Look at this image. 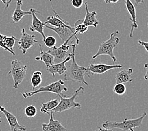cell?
Here are the masks:
<instances>
[{
  "instance_id": "d4e9b609",
  "label": "cell",
  "mask_w": 148,
  "mask_h": 131,
  "mask_svg": "<svg viewBox=\"0 0 148 131\" xmlns=\"http://www.w3.org/2000/svg\"><path fill=\"white\" fill-rule=\"evenodd\" d=\"M37 113V108L34 105H28L25 108V114L29 118H33L34 117H36Z\"/></svg>"
},
{
  "instance_id": "83f0119b",
  "label": "cell",
  "mask_w": 148,
  "mask_h": 131,
  "mask_svg": "<svg viewBox=\"0 0 148 131\" xmlns=\"http://www.w3.org/2000/svg\"><path fill=\"white\" fill-rule=\"evenodd\" d=\"M4 35H2L0 34V47H2L3 49H4L5 51L9 52L10 54H12L13 56H15V52H13L11 50H10L8 48H7L6 46L4 45V43H3V38H4Z\"/></svg>"
},
{
  "instance_id": "e0dca14e",
  "label": "cell",
  "mask_w": 148,
  "mask_h": 131,
  "mask_svg": "<svg viewBox=\"0 0 148 131\" xmlns=\"http://www.w3.org/2000/svg\"><path fill=\"white\" fill-rule=\"evenodd\" d=\"M22 0H16V8L12 15V20L14 23H18L25 15H32V11L30 9L29 11H23L22 10L21 8H22Z\"/></svg>"
},
{
  "instance_id": "9a60e30c",
  "label": "cell",
  "mask_w": 148,
  "mask_h": 131,
  "mask_svg": "<svg viewBox=\"0 0 148 131\" xmlns=\"http://www.w3.org/2000/svg\"><path fill=\"white\" fill-rule=\"evenodd\" d=\"M50 119L48 123H42L43 131H68V129L63 126L59 121L54 119V113L51 112L49 114Z\"/></svg>"
},
{
  "instance_id": "52a82bcc",
  "label": "cell",
  "mask_w": 148,
  "mask_h": 131,
  "mask_svg": "<svg viewBox=\"0 0 148 131\" xmlns=\"http://www.w3.org/2000/svg\"><path fill=\"white\" fill-rule=\"evenodd\" d=\"M70 47H71V44H69L68 42H65L60 47H57L55 46L49 49L47 52L54 56V64L55 62L57 64L62 62L68 56H71V52H68Z\"/></svg>"
},
{
  "instance_id": "f546056e",
  "label": "cell",
  "mask_w": 148,
  "mask_h": 131,
  "mask_svg": "<svg viewBox=\"0 0 148 131\" xmlns=\"http://www.w3.org/2000/svg\"><path fill=\"white\" fill-rule=\"evenodd\" d=\"M138 44L140 45L143 46V47L145 48L146 51L148 52V42H144L141 39H139L138 40Z\"/></svg>"
},
{
  "instance_id": "e575fe53",
  "label": "cell",
  "mask_w": 148,
  "mask_h": 131,
  "mask_svg": "<svg viewBox=\"0 0 148 131\" xmlns=\"http://www.w3.org/2000/svg\"><path fill=\"white\" fill-rule=\"evenodd\" d=\"M12 1H13V0H8V1H7V3H6V6H5V8H6V9L8 8L9 6H10V3H12Z\"/></svg>"
},
{
  "instance_id": "4fadbf2b",
  "label": "cell",
  "mask_w": 148,
  "mask_h": 131,
  "mask_svg": "<svg viewBox=\"0 0 148 131\" xmlns=\"http://www.w3.org/2000/svg\"><path fill=\"white\" fill-rule=\"evenodd\" d=\"M50 2L51 3L52 10H53V12L55 13L56 16H49L47 18V20L44 23V25H45L49 24V25H51L55 27H64L69 28V29H74V28L70 25L68 22H67L66 21L62 19V18L57 13H56V12L55 11V10L54 8V7H53V5H52V0H50Z\"/></svg>"
},
{
  "instance_id": "277c9868",
  "label": "cell",
  "mask_w": 148,
  "mask_h": 131,
  "mask_svg": "<svg viewBox=\"0 0 148 131\" xmlns=\"http://www.w3.org/2000/svg\"><path fill=\"white\" fill-rule=\"evenodd\" d=\"M84 88L82 86L79 87L78 89H77L74 93L70 97H64L62 95H59L58 96L61 99L58 105L54 109L52 110L51 112L52 113H61L68 110L72 108H82V105L80 104L75 102V99L80 93H84ZM50 112V113H51Z\"/></svg>"
},
{
  "instance_id": "d6a6232c",
  "label": "cell",
  "mask_w": 148,
  "mask_h": 131,
  "mask_svg": "<svg viewBox=\"0 0 148 131\" xmlns=\"http://www.w3.org/2000/svg\"><path fill=\"white\" fill-rule=\"evenodd\" d=\"M134 2V4L137 6L139 5V4H143L145 5V3H144V0H133Z\"/></svg>"
},
{
  "instance_id": "836d02e7",
  "label": "cell",
  "mask_w": 148,
  "mask_h": 131,
  "mask_svg": "<svg viewBox=\"0 0 148 131\" xmlns=\"http://www.w3.org/2000/svg\"><path fill=\"white\" fill-rule=\"evenodd\" d=\"M95 131H113V129H105V128H102L100 127H98V129L95 130Z\"/></svg>"
},
{
  "instance_id": "7402d4cb",
  "label": "cell",
  "mask_w": 148,
  "mask_h": 131,
  "mask_svg": "<svg viewBox=\"0 0 148 131\" xmlns=\"http://www.w3.org/2000/svg\"><path fill=\"white\" fill-rule=\"evenodd\" d=\"M59 101L58 98L53 99L50 101H48L47 102L42 103V107L40 109V112L44 113V114H49L50 112L54 109L58 105Z\"/></svg>"
},
{
  "instance_id": "7c38bea8",
  "label": "cell",
  "mask_w": 148,
  "mask_h": 131,
  "mask_svg": "<svg viewBox=\"0 0 148 131\" xmlns=\"http://www.w3.org/2000/svg\"><path fill=\"white\" fill-rule=\"evenodd\" d=\"M45 28L50 29L52 31L55 32L57 34L60 38L62 40L63 43L65 42H69L73 38H75L76 40V37L74 35V29H70L69 28L61 27H52L47 25H45Z\"/></svg>"
},
{
  "instance_id": "8fae6325",
  "label": "cell",
  "mask_w": 148,
  "mask_h": 131,
  "mask_svg": "<svg viewBox=\"0 0 148 131\" xmlns=\"http://www.w3.org/2000/svg\"><path fill=\"white\" fill-rule=\"evenodd\" d=\"M30 10L32 11V23L29 27V30L32 32H37L39 33L42 36V38H43L42 41H44L45 38V35L44 32L45 28L44 24L41 22V20L39 19H38L36 15L37 13L40 14V12L32 8H30Z\"/></svg>"
},
{
  "instance_id": "1f68e13d",
  "label": "cell",
  "mask_w": 148,
  "mask_h": 131,
  "mask_svg": "<svg viewBox=\"0 0 148 131\" xmlns=\"http://www.w3.org/2000/svg\"><path fill=\"white\" fill-rule=\"evenodd\" d=\"M104 1L107 4H110V3L116 4V3H117L119 1V0H104Z\"/></svg>"
},
{
  "instance_id": "4316f807",
  "label": "cell",
  "mask_w": 148,
  "mask_h": 131,
  "mask_svg": "<svg viewBox=\"0 0 148 131\" xmlns=\"http://www.w3.org/2000/svg\"><path fill=\"white\" fill-rule=\"evenodd\" d=\"M45 45L49 48H52L56 46V39L53 36H48L45 37V40L43 41Z\"/></svg>"
},
{
  "instance_id": "44dd1931",
  "label": "cell",
  "mask_w": 148,
  "mask_h": 131,
  "mask_svg": "<svg viewBox=\"0 0 148 131\" xmlns=\"http://www.w3.org/2000/svg\"><path fill=\"white\" fill-rule=\"evenodd\" d=\"M74 28V35L76 37V44L78 45L79 44V40L77 38V35L78 34H83L88 30V27L83 23V20H78L76 22Z\"/></svg>"
},
{
  "instance_id": "484cf974",
  "label": "cell",
  "mask_w": 148,
  "mask_h": 131,
  "mask_svg": "<svg viewBox=\"0 0 148 131\" xmlns=\"http://www.w3.org/2000/svg\"><path fill=\"white\" fill-rule=\"evenodd\" d=\"M113 91L115 93L119 95H124L126 92V87L124 84L117 83L115 84V86L113 88Z\"/></svg>"
},
{
  "instance_id": "3957f363",
  "label": "cell",
  "mask_w": 148,
  "mask_h": 131,
  "mask_svg": "<svg viewBox=\"0 0 148 131\" xmlns=\"http://www.w3.org/2000/svg\"><path fill=\"white\" fill-rule=\"evenodd\" d=\"M146 115L147 113L144 112L138 118L134 119H129L125 118L122 122H121L107 120V121L102 123V126L105 129H119L123 131H128L130 129L140 127L141 126L143 120Z\"/></svg>"
},
{
  "instance_id": "d6986e66",
  "label": "cell",
  "mask_w": 148,
  "mask_h": 131,
  "mask_svg": "<svg viewBox=\"0 0 148 131\" xmlns=\"http://www.w3.org/2000/svg\"><path fill=\"white\" fill-rule=\"evenodd\" d=\"M84 5H85L86 15L83 20V23L88 27L90 26L97 27L99 24V22L96 18V16L97 15V12L95 11H93L92 12H89L88 8V2H85Z\"/></svg>"
},
{
  "instance_id": "cb8c5ba5",
  "label": "cell",
  "mask_w": 148,
  "mask_h": 131,
  "mask_svg": "<svg viewBox=\"0 0 148 131\" xmlns=\"http://www.w3.org/2000/svg\"><path fill=\"white\" fill-rule=\"evenodd\" d=\"M16 40V38L15 36H13V35H12L10 37H7L5 35L4 38H3V43H4V45L7 48H8L10 50H11L13 52H14L13 47L15 44Z\"/></svg>"
},
{
  "instance_id": "ffe728a7",
  "label": "cell",
  "mask_w": 148,
  "mask_h": 131,
  "mask_svg": "<svg viewBox=\"0 0 148 131\" xmlns=\"http://www.w3.org/2000/svg\"><path fill=\"white\" fill-rule=\"evenodd\" d=\"M39 47L40 50V56L39 57H37L35 59L37 60V61H42V62H44L45 66L47 67V68L54 64V56L50 54H49L47 52H44L42 48L41 44L39 45Z\"/></svg>"
},
{
  "instance_id": "d590c367",
  "label": "cell",
  "mask_w": 148,
  "mask_h": 131,
  "mask_svg": "<svg viewBox=\"0 0 148 131\" xmlns=\"http://www.w3.org/2000/svg\"><path fill=\"white\" fill-rule=\"evenodd\" d=\"M1 1H2V3H3V4H4L5 5H6V3H7V0H1Z\"/></svg>"
},
{
  "instance_id": "74e56055",
  "label": "cell",
  "mask_w": 148,
  "mask_h": 131,
  "mask_svg": "<svg viewBox=\"0 0 148 131\" xmlns=\"http://www.w3.org/2000/svg\"><path fill=\"white\" fill-rule=\"evenodd\" d=\"M130 131H134V130L133 129H130Z\"/></svg>"
},
{
  "instance_id": "7a4b0ae2",
  "label": "cell",
  "mask_w": 148,
  "mask_h": 131,
  "mask_svg": "<svg viewBox=\"0 0 148 131\" xmlns=\"http://www.w3.org/2000/svg\"><path fill=\"white\" fill-rule=\"evenodd\" d=\"M119 34V31H115L110 34V37L109 39L103 42L100 45L97 52L94 56H93L92 58L95 59L99 56L107 55L109 56L113 61V62L115 63L117 61V59L114 55V49L117 47L118 44L120 42L119 38L117 37V35Z\"/></svg>"
},
{
  "instance_id": "5b68a950",
  "label": "cell",
  "mask_w": 148,
  "mask_h": 131,
  "mask_svg": "<svg viewBox=\"0 0 148 131\" xmlns=\"http://www.w3.org/2000/svg\"><path fill=\"white\" fill-rule=\"evenodd\" d=\"M68 89L65 86L64 81L62 80H59L55 82L52 83L49 85L40 87L37 90H32L31 91L23 92L22 93V97L24 98H27L28 97H31L34 95L38 94L42 92H50V93H53L57 94L58 95H61L62 97H66L68 96L62 93V91H68Z\"/></svg>"
},
{
  "instance_id": "ac0fdd59",
  "label": "cell",
  "mask_w": 148,
  "mask_h": 131,
  "mask_svg": "<svg viewBox=\"0 0 148 131\" xmlns=\"http://www.w3.org/2000/svg\"><path fill=\"white\" fill-rule=\"evenodd\" d=\"M133 73L132 68L122 70L121 71L115 73V81L116 84L117 83H127L132 81V78L131 76Z\"/></svg>"
},
{
  "instance_id": "9c48e42d",
  "label": "cell",
  "mask_w": 148,
  "mask_h": 131,
  "mask_svg": "<svg viewBox=\"0 0 148 131\" xmlns=\"http://www.w3.org/2000/svg\"><path fill=\"white\" fill-rule=\"evenodd\" d=\"M0 112L5 115L8 124L10 127V131H26L25 126L19 124L18 120L15 115L8 112L3 106L0 105Z\"/></svg>"
},
{
  "instance_id": "8d00e7d4",
  "label": "cell",
  "mask_w": 148,
  "mask_h": 131,
  "mask_svg": "<svg viewBox=\"0 0 148 131\" xmlns=\"http://www.w3.org/2000/svg\"><path fill=\"white\" fill-rule=\"evenodd\" d=\"M1 112H0V123H1Z\"/></svg>"
},
{
  "instance_id": "30bf717a",
  "label": "cell",
  "mask_w": 148,
  "mask_h": 131,
  "mask_svg": "<svg viewBox=\"0 0 148 131\" xmlns=\"http://www.w3.org/2000/svg\"><path fill=\"white\" fill-rule=\"evenodd\" d=\"M123 66L121 64H113L107 65L105 64H95L94 63H91L87 67V71L90 74H102L105 72L114 69H121Z\"/></svg>"
},
{
  "instance_id": "6da1fadb",
  "label": "cell",
  "mask_w": 148,
  "mask_h": 131,
  "mask_svg": "<svg viewBox=\"0 0 148 131\" xmlns=\"http://www.w3.org/2000/svg\"><path fill=\"white\" fill-rule=\"evenodd\" d=\"M76 44H71V60L72 62L64 73V80L65 81H72L79 83H83L88 86L84 79L85 76L90 77V73L88 71L86 67H82L77 64L75 59Z\"/></svg>"
},
{
  "instance_id": "8992f818",
  "label": "cell",
  "mask_w": 148,
  "mask_h": 131,
  "mask_svg": "<svg viewBox=\"0 0 148 131\" xmlns=\"http://www.w3.org/2000/svg\"><path fill=\"white\" fill-rule=\"evenodd\" d=\"M27 66L18 61L17 59L12 61L11 69L8 73V75H12L13 79V88L17 89L20 84L22 82L26 76Z\"/></svg>"
},
{
  "instance_id": "ba28073f",
  "label": "cell",
  "mask_w": 148,
  "mask_h": 131,
  "mask_svg": "<svg viewBox=\"0 0 148 131\" xmlns=\"http://www.w3.org/2000/svg\"><path fill=\"white\" fill-rule=\"evenodd\" d=\"M38 43L34 35H30L25 31V29H22V36L18 41V48L22 51L23 54H25L29 49Z\"/></svg>"
},
{
  "instance_id": "603a6c76",
  "label": "cell",
  "mask_w": 148,
  "mask_h": 131,
  "mask_svg": "<svg viewBox=\"0 0 148 131\" xmlns=\"http://www.w3.org/2000/svg\"><path fill=\"white\" fill-rule=\"evenodd\" d=\"M42 73L40 71H36L34 72L31 78L30 82L32 85V90H35L36 88L40 85L42 83Z\"/></svg>"
},
{
  "instance_id": "4dcf8cb0",
  "label": "cell",
  "mask_w": 148,
  "mask_h": 131,
  "mask_svg": "<svg viewBox=\"0 0 148 131\" xmlns=\"http://www.w3.org/2000/svg\"><path fill=\"white\" fill-rule=\"evenodd\" d=\"M144 68L146 69V73L144 76V80H146V81H148V63H146L144 64Z\"/></svg>"
},
{
  "instance_id": "f1b7e54d",
  "label": "cell",
  "mask_w": 148,
  "mask_h": 131,
  "mask_svg": "<svg viewBox=\"0 0 148 131\" xmlns=\"http://www.w3.org/2000/svg\"><path fill=\"white\" fill-rule=\"evenodd\" d=\"M71 5L76 8H81L83 5V0H71Z\"/></svg>"
},
{
  "instance_id": "2e32d148",
  "label": "cell",
  "mask_w": 148,
  "mask_h": 131,
  "mask_svg": "<svg viewBox=\"0 0 148 131\" xmlns=\"http://www.w3.org/2000/svg\"><path fill=\"white\" fill-rule=\"evenodd\" d=\"M70 60H71V56H68L62 62L54 64L52 66L49 67L47 68V71L49 73H50L54 78L56 74H58L59 75L61 76L66 73L67 69H68V68L66 66V63L69 62Z\"/></svg>"
},
{
  "instance_id": "f35d334b",
  "label": "cell",
  "mask_w": 148,
  "mask_h": 131,
  "mask_svg": "<svg viewBox=\"0 0 148 131\" xmlns=\"http://www.w3.org/2000/svg\"><path fill=\"white\" fill-rule=\"evenodd\" d=\"M147 27H148V23H147Z\"/></svg>"
},
{
  "instance_id": "5bb4252c",
  "label": "cell",
  "mask_w": 148,
  "mask_h": 131,
  "mask_svg": "<svg viewBox=\"0 0 148 131\" xmlns=\"http://www.w3.org/2000/svg\"><path fill=\"white\" fill-rule=\"evenodd\" d=\"M125 3L126 6V8L127 12H129V15L130 16V20L132 22V26L131 29L130 30L129 33V37L130 38L133 37V32L134 30L138 29V25L137 22V19H136V11L134 5L131 2L130 0H125Z\"/></svg>"
}]
</instances>
